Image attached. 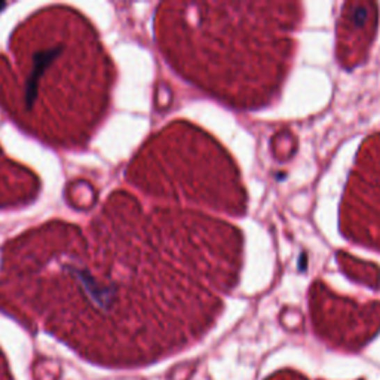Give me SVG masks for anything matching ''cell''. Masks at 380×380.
Returning a JSON list of instances; mask_svg holds the SVG:
<instances>
[{
  "label": "cell",
  "mask_w": 380,
  "mask_h": 380,
  "mask_svg": "<svg viewBox=\"0 0 380 380\" xmlns=\"http://www.w3.org/2000/svg\"><path fill=\"white\" fill-rule=\"evenodd\" d=\"M0 380H14V377L10 376V373L8 370L5 360L2 358V354H0Z\"/></svg>",
  "instance_id": "6da1fadb"
}]
</instances>
